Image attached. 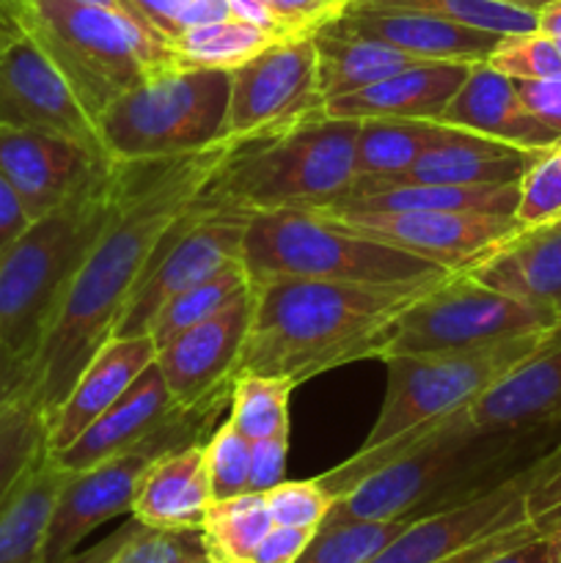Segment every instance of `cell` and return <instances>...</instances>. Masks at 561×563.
Returning a JSON list of instances; mask_svg holds the SVG:
<instances>
[{
	"label": "cell",
	"mask_w": 561,
	"mask_h": 563,
	"mask_svg": "<svg viewBox=\"0 0 561 563\" xmlns=\"http://www.w3.org/2000/svg\"><path fill=\"white\" fill-rule=\"evenodd\" d=\"M234 141L163 159L119 163V190L102 234L72 278L31 366V388L47 418L58 410L176 220L198 201Z\"/></svg>",
	"instance_id": "6da1fadb"
},
{
	"label": "cell",
	"mask_w": 561,
	"mask_h": 563,
	"mask_svg": "<svg viewBox=\"0 0 561 563\" xmlns=\"http://www.w3.org/2000/svg\"><path fill=\"white\" fill-rule=\"evenodd\" d=\"M443 280V278H440ZM424 284H341L278 278L253 286V317L237 372L300 385L330 368L377 361L380 341Z\"/></svg>",
	"instance_id": "7a4b0ae2"
},
{
	"label": "cell",
	"mask_w": 561,
	"mask_h": 563,
	"mask_svg": "<svg viewBox=\"0 0 561 563\" xmlns=\"http://www.w3.org/2000/svg\"><path fill=\"white\" fill-rule=\"evenodd\" d=\"M358 119L319 113L280 130L240 137L198 196V207L245 214L333 207L358 179Z\"/></svg>",
	"instance_id": "3957f363"
},
{
	"label": "cell",
	"mask_w": 561,
	"mask_h": 563,
	"mask_svg": "<svg viewBox=\"0 0 561 563\" xmlns=\"http://www.w3.org/2000/svg\"><path fill=\"white\" fill-rule=\"evenodd\" d=\"M119 190V159L44 218L0 258V355L31 377L44 333L97 236Z\"/></svg>",
	"instance_id": "277c9868"
},
{
	"label": "cell",
	"mask_w": 561,
	"mask_h": 563,
	"mask_svg": "<svg viewBox=\"0 0 561 563\" xmlns=\"http://www.w3.org/2000/svg\"><path fill=\"white\" fill-rule=\"evenodd\" d=\"M16 16L94 124L121 93L160 71L179 69L168 38L116 9L80 0H28Z\"/></svg>",
	"instance_id": "5b68a950"
},
{
	"label": "cell",
	"mask_w": 561,
	"mask_h": 563,
	"mask_svg": "<svg viewBox=\"0 0 561 563\" xmlns=\"http://www.w3.org/2000/svg\"><path fill=\"white\" fill-rule=\"evenodd\" d=\"M240 262L251 286L264 280H341V284H424L451 275L440 264L355 234L317 212L251 214Z\"/></svg>",
	"instance_id": "8992f818"
},
{
	"label": "cell",
	"mask_w": 561,
	"mask_h": 563,
	"mask_svg": "<svg viewBox=\"0 0 561 563\" xmlns=\"http://www.w3.org/2000/svg\"><path fill=\"white\" fill-rule=\"evenodd\" d=\"M231 71L168 69L121 93L97 119L110 159H163L201 152L226 137Z\"/></svg>",
	"instance_id": "52a82bcc"
},
{
	"label": "cell",
	"mask_w": 561,
	"mask_h": 563,
	"mask_svg": "<svg viewBox=\"0 0 561 563\" xmlns=\"http://www.w3.org/2000/svg\"><path fill=\"white\" fill-rule=\"evenodd\" d=\"M559 330L561 319L550 328L498 341V344L473 346V350L383 357L388 368V388H385L377 423L363 440L361 451L377 449L407 429L427 427L462 407H471L506 374L544 350Z\"/></svg>",
	"instance_id": "ba28073f"
},
{
	"label": "cell",
	"mask_w": 561,
	"mask_h": 563,
	"mask_svg": "<svg viewBox=\"0 0 561 563\" xmlns=\"http://www.w3.org/2000/svg\"><path fill=\"white\" fill-rule=\"evenodd\" d=\"M231 399V388L218 390L201 405L185 407L174 418L138 440L121 454L108 456L86 471L66 473V482L55 500L53 520L47 533V563H69L80 553V544L105 522L130 515L132 498L141 476L165 451L182 449L187 443L209 440L215 432L218 410Z\"/></svg>",
	"instance_id": "9c48e42d"
},
{
	"label": "cell",
	"mask_w": 561,
	"mask_h": 563,
	"mask_svg": "<svg viewBox=\"0 0 561 563\" xmlns=\"http://www.w3.org/2000/svg\"><path fill=\"white\" fill-rule=\"evenodd\" d=\"M561 317L528 306L482 284L471 273H451L413 306H407L380 341L377 361L413 352L473 350L498 344L534 330L550 328Z\"/></svg>",
	"instance_id": "30bf717a"
},
{
	"label": "cell",
	"mask_w": 561,
	"mask_h": 563,
	"mask_svg": "<svg viewBox=\"0 0 561 563\" xmlns=\"http://www.w3.org/2000/svg\"><path fill=\"white\" fill-rule=\"evenodd\" d=\"M550 454L476 498L407 522L369 563H479L531 537L537 528L528 520V493L542 476Z\"/></svg>",
	"instance_id": "8fae6325"
},
{
	"label": "cell",
	"mask_w": 561,
	"mask_h": 563,
	"mask_svg": "<svg viewBox=\"0 0 561 563\" xmlns=\"http://www.w3.org/2000/svg\"><path fill=\"white\" fill-rule=\"evenodd\" d=\"M248 220L251 214L237 209L193 203L154 251L152 264L127 300L113 335H148L154 319L170 300L240 258Z\"/></svg>",
	"instance_id": "7c38bea8"
},
{
	"label": "cell",
	"mask_w": 561,
	"mask_h": 563,
	"mask_svg": "<svg viewBox=\"0 0 561 563\" xmlns=\"http://www.w3.org/2000/svg\"><path fill=\"white\" fill-rule=\"evenodd\" d=\"M322 108L314 36L278 38L231 71L226 137L240 141L280 130L319 115Z\"/></svg>",
	"instance_id": "4fadbf2b"
},
{
	"label": "cell",
	"mask_w": 561,
	"mask_h": 563,
	"mask_svg": "<svg viewBox=\"0 0 561 563\" xmlns=\"http://www.w3.org/2000/svg\"><path fill=\"white\" fill-rule=\"evenodd\" d=\"M355 234L462 273L520 229L515 214L493 212H317Z\"/></svg>",
	"instance_id": "5bb4252c"
},
{
	"label": "cell",
	"mask_w": 561,
	"mask_h": 563,
	"mask_svg": "<svg viewBox=\"0 0 561 563\" xmlns=\"http://www.w3.org/2000/svg\"><path fill=\"white\" fill-rule=\"evenodd\" d=\"M0 124L69 137L108 157L94 119L25 31L0 55Z\"/></svg>",
	"instance_id": "9a60e30c"
},
{
	"label": "cell",
	"mask_w": 561,
	"mask_h": 563,
	"mask_svg": "<svg viewBox=\"0 0 561 563\" xmlns=\"http://www.w3.org/2000/svg\"><path fill=\"white\" fill-rule=\"evenodd\" d=\"M253 317V286L223 311L204 319L157 350L160 374L176 407H196L234 385L237 361Z\"/></svg>",
	"instance_id": "2e32d148"
},
{
	"label": "cell",
	"mask_w": 561,
	"mask_h": 563,
	"mask_svg": "<svg viewBox=\"0 0 561 563\" xmlns=\"http://www.w3.org/2000/svg\"><path fill=\"white\" fill-rule=\"evenodd\" d=\"M108 163L110 157L69 137L0 124V174L33 220L69 201Z\"/></svg>",
	"instance_id": "e0dca14e"
},
{
	"label": "cell",
	"mask_w": 561,
	"mask_h": 563,
	"mask_svg": "<svg viewBox=\"0 0 561 563\" xmlns=\"http://www.w3.org/2000/svg\"><path fill=\"white\" fill-rule=\"evenodd\" d=\"M157 357L152 335H110L50 416V454L75 443Z\"/></svg>",
	"instance_id": "ac0fdd59"
},
{
	"label": "cell",
	"mask_w": 561,
	"mask_h": 563,
	"mask_svg": "<svg viewBox=\"0 0 561 563\" xmlns=\"http://www.w3.org/2000/svg\"><path fill=\"white\" fill-rule=\"evenodd\" d=\"M339 22L346 31L377 38L427 64H479V60H487L495 44L504 38L424 14V11L380 9V5H366L358 0L346 5Z\"/></svg>",
	"instance_id": "d6986e66"
},
{
	"label": "cell",
	"mask_w": 561,
	"mask_h": 563,
	"mask_svg": "<svg viewBox=\"0 0 561 563\" xmlns=\"http://www.w3.org/2000/svg\"><path fill=\"white\" fill-rule=\"evenodd\" d=\"M440 124L504 141L528 152H542L561 141V135H556L522 104L515 80L495 71L487 60L471 64L460 91L446 104Z\"/></svg>",
	"instance_id": "ffe728a7"
},
{
	"label": "cell",
	"mask_w": 561,
	"mask_h": 563,
	"mask_svg": "<svg viewBox=\"0 0 561 563\" xmlns=\"http://www.w3.org/2000/svg\"><path fill=\"white\" fill-rule=\"evenodd\" d=\"M537 154L451 126L449 135L427 148L407 170L350 192H372L388 185H509L522 179Z\"/></svg>",
	"instance_id": "44dd1931"
},
{
	"label": "cell",
	"mask_w": 561,
	"mask_h": 563,
	"mask_svg": "<svg viewBox=\"0 0 561 563\" xmlns=\"http://www.w3.org/2000/svg\"><path fill=\"white\" fill-rule=\"evenodd\" d=\"M179 410L185 407H176L157 363H152L108 412H102L75 443L50 454V460L66 473L86 471L135 445Z\"/></svg>",
	"instance_id": "7402d4cb"
},
{
	"label": "cell",
	"mask_w": 561,
	"mask_h": 563,
	"mask_svg": "<svg viewBox=\"0 0 561 563\" xmlns=\"http://www.w3.org/2000/svg\"><path fill=\"white\" fill-rule=\"evenodd\" d=\"M471 64H418L346 97L328 99L330 119H421L440 121L446 104L460 91Z\"/></svg>",
	"instance_id": "603a6c76"
},
{
	"label": "cell",
	"mask_w": 561,
	"mask_h": 563,
	"mask_svg": "<svg viewBox=\"0 0 561 563\" xmlns=\"http://www.w3.org/2000/svg\"><path fill=\"white\" fill-rule=\"evenodd\" d=\"M473 278L561 317V229H522L473 264Z\"/></svg>",
	"instance_id": "cb8c5ba5"
},
{
	"label": "cell",
	"mask_w": 561,
	"mask_h": 563,
	"mask_svg": "<svg viewBox=\"0 0 561 563\" xmlns=\"http://www.w3.org/2000/svg\"><path fill=\"white\" fill-rule=\"evenodd\" d=\"M204 443L165 451L146 467L132 498V520L152 528H201L212 504Z\"/></svg>",
	"instance_id": "d4e9b609"
},
{
	"label": "cell",
	"mask_w": 561,
	"mask_h": 563,
	"mask_svg": "<svg viewBox=\"0 0 561 563\" xmlns=\"http://www.w3.org/2000/svg\"><path fill=\"white\" fill-rule=\"evenodd\" d=\"M314 47H317L319 91L324 102L374 86L410 66L427 64L377 38L346 31L339 20L314 33Z\"/></svg>",
	"instance_id": "484cf974"
},
{
	"label": "cell",
	"mask_w": 561,
	"mask_h": 563,
	"mask_svg": "<svg viewBox=\"0 0 561 563\" xmlns=\"http://www.w3.org/2000/svg\"><path fill=\"white\" fill-rule=\"evenodd\" d=\"M520 181L509 185H388L346 192L319 212H493L515 214Z\"/></svg>",
	"instance_id": "4316f807"
},
{
	"label": "cell",
	"mask_w": 561,
	"mask_h": 563,
	"mask_svg": "<svg viewBox=\"0 0 561 563\" xmlns=\"http://www.w3.org/2000/svg\"><path fill=\"white\" fill-rule=\"evenodd\" d=\"M64 482L66 471L47 456L6 500L0 509V563H47L50 520Z\"/></svg>",
	"instance_id": "83f0119b"
},
{
	"label": "cell",
	"mask_w": 561,
	"mask_h": 563,
	"mask_svg": "<svg viewBox=\"0 0 561 563\" xmlns=\"http://www.w3.org/2000/svg\"><path fill=\"white\" fill-rule=\"evenodd\" d=\"M451 126L421 119H361L355 141V170L352 185L369 187L410 168L427 148L443 141Z\"/></svg>",
	"instance_id": "f1b7e54d"
},
{
	"label": "cell",
	"mask_w": 561,
	"mask_h": 563,
	"mask_svg": "<svg viewBox=\"0 0 561 563\" xmlns=\"http://www.w3.org/2000/svg\"><path fill=\"white\" fill-rule=\"evenodd\" d=\"M47 456L50 418L28 385L0 405V509Z\"/></svg>",
	"instance_id": "f546056e"
},
{
	"label": "cell",
	"mask_w": 561,
	"mask_h": 563,
	"mask_svg": "<svg viewBox=\"0 0 561 563\" xmlns=\"http://www.w3.org/2000/svg\"><path fill=\"white\" fill-rule=\"evenodd\" d=\"M201 528H152L132 520L69 563H209Z\"/></svg>",
	"instance_id": "4dcf8cb0"
},
{
	"label": "cell",
	"mask_w": 561,
	"mask_h": 563,
	"mask_svg": "<svg viewBox=\"0 0 561 563\" xmlns=\"http://www.w3.org/2000/svg\"><path fill=\"white\" fill-rule=\"evenodd\" d=\"M273 526L264 493H242L209 504L201 522V537L212 561L251 563Z\"/></svg>",
	"instance_id": "1f68e13d"
},
{
	"label": "cell",
	"mask_w": 561,
	"mask_h": 563,
	"mask_svg": "<svg viewBox=\"0 0 561 563\" xmlns=\"http://www.w3.org/2000/svg\"><path fill=\"white\" fill-rule=\"evenodd\" d=\"M273 42H278L273 33L231 16V20L209 22V25L179 33L170 42V49L179 69L234 71Z\"/></svg>",
	"instance_id": "d6a6232c"
},
{
	"label": "cell",
	"mask_w": 561,
	"mask_h": 563,
	"mask_svg": "<svg viewBox=\"0 0 561 563\" xmlns=\"http://www.w3.org/2000/svg\"><path fill=\"white\" fill-rule=\"evenodd\" d=\"M248 289H251V278H248L240 258H234V262H229L223 269L209 275L207 280H201V284H196L193 289H187L185 295L170 300L168 306L160 311L152 330H148L154 346L160 350V346L168 344V341L176 339L179 333L196 328L204 319L215 317V313L223 311L231 300H237V297Z\"/></svg>",
	"instance_id": "836d02e7"
},
{
	"label": "cell",
	"mask_w": 561,
	"mask_h": 563,
	"mask_svg": "<svg viewBox=\"0 0 561 563\" xmlns=\"http://www.w3.org/2000/svg\"><path fill=\"white\" fill-rule=\"evenodd\" d=\"M295 388L289 379L240 374L231 385L229 421L251 443L289 434V399Z\"/></svg>",
	"instance_id": "e575fe53"
},
{
	"label": "cell",
	"mask_w": 561,
	"mask_h": 563,
	"mask_svg": "<svg viewBox=\"0 0 561 563\" xmlns=\"http://www.w3.org/2000/svg\"><path fill=\"white\" fill-rule=\"evenodd\" d=\"M358 3L380 5V9L424 11V14L476 27L484 33H495V36L539 31V11L504 3V0H358Z\"/></svg>",
	"instance_id": "d590c367"
},
{
	"label": "cell",
	"mask_w": 561,
	"mask_h": 563,
	"mask_svg": "<svg viewBox=\"0 0 561 563\" xmlns=\"http://www.w3.org/2000/svg\"><path fill=\"white\" fill-rule=\"evenodd\" d=\"M402 520H350L319 526L308 548L295 563H369L402 528Z\"/></svg>",
	"instance_id": "8d00e7d4"
},
{
	"label": "cell",
	"mask_w": 561,
	"mask_h": 563,
	"mask_svg": "<svg viewBox=\"0 0 561 563\" xmlns=\"http://www.w3.org/2000/svg\"><path fill=\"white\" fill-rule=\"evenodd\" d=\"M515 218L520 229H539L561 220V141L542 148L522 174Z\"/></svg>",
	"instance_id": "74e56055"
},
{
	"label": "cell",
	"mask_w": 561,
	"mask_h": 563,
	"mask_svg": "<svg viewBox=\"0 0 561 563\" xmlns=\"http://www.w3.org/2000/svg\"><path fill=\"white\" fill-rule=\"evenodd\" d=\"M204 460L212 500L251 493V440L242 438L229 418L220 421L204 443Z\"/></svg>",
	"instance_id": "f35d334b"
},
{
	"label": "cell",
	"mask_w": 561,
	"mask_h": 563,
	"mask_svg": "<svg viewBox=\"0 0 561 563\" xmlns=\"http://www.w3.org/2000/svg\"><path fill=\"white\" fill-rule=\"evenodd\" d=\"M487 64L509 80H544L561 75V53L542 31L504 36L487 55Z\"/></svg>",
	"instance_id": "ab89813d"
},
{
	"label": "cell",
	"mask_w": 561,
	"mask_h": 563,
	"mask_svg": "<svg viewBox=\"0 0 561 563\" xmlns=\"http://www.w3.org/2000/svg\"><path fill=\"white\" fill-rule=\"evenodd\" d=\"M264 500H267L275 526L314 528V531H319V526H322L324 517L330 515L336 504L333 495L324 493L317 478H308V482L284 478V482L264 493Z\"/></svg>",
	"instance_id": "60d3db41"
},
{
	"label": "cell",
	"mask_w": 561,
	"mask_h": 563,
	"mask_svg": "<svg viewBox=\"0 0 561 563\" xmlns=\"http://www.w3.org/2000/svg\"><path fill=\"white\" fill-rule=\"evenodd\" d=\"M286 36H314L319 27L339 20L352 0H262Z\"/></svg>",
	"instance_id": "b9f144b4"
},
{
	"label": "cell",
	"mask_w": 561,
	"mask_h": 563,
	"mask_svg": "<svg viewBox=\"0 0 561 563\" xmlns=\"http://www.w3.org/2000/svg\"><path fill=\"white\" fill-rule=\"evenodd\" d=\"M528 520L539 533L561 526V445L548 456L542 476L528 493Z\"/></svg>",
	"instance_id": "7bdbcfd3"
},
{
	"label": "cell",
	"mask_w": 561,
	"mask_h": 563,
	"mask_svg": "<svg viewBox=\"0 0 561 563\" xmlns=\"http://www.w3.org/2000/svg\"><path fill=\"white\" fill-rule=\"evenodd\" d=\"M289 434L251 443V493H267L286 478Z\"/></svg>",
	"instance_id": "ee69618b"
},
{
	"label": "cell",
	"mask_w": 561,
	"mask_h": 563,
	"mask_svg": "<svg viewBox=\"0 0 561 563\" xmlns=\"http://www.w3.org/2000/svg\"><path fill=\"white\" fill-rule=\"evenodd\" d=\"M522 104L542 121L544 126L561 135V75L544 80H515Z\"/></svg>",
	"instance_id": "f6af8a7d"
},
{
	"label": "cell",
	"mask_w": 561,
	"mask_h": 563,
	"mask_svg": "<svg viewBox=\"0 0 561 563\" xmlns=\"http://www.w3.org/2000/svg\"><path fill=\"white\" fill-rule=\"evenodd\" d=\"M314 528L273 526L253 553L251 563H295L314 539Z\"/></svg>",
	"instance_id": "bcb514c9"
},
{
	"label": "cell",
	"mask_w": 561,
	"mask_h": 563,
	"mask_svg": "<svg viewBox=\"0 0 561 563\" xmlns=\"http://www.w3.org/2000/svg\"><path fill=\"white\" fill-rule=\"evenodd\" d=\"M130 3L146 25H152L160 36L174 42L185 31V16L196 0H130Z\"/></svg>",
	"instance_id": "7dc6e473"
},
{
	"label": "cell",
	"mask_w": 561,
	"mask_h": 563,
	"mask_svg": "<svg viewBox=\"0 0 561 563\" xmlns=\"http://www.w3.org/2000/svg\"><path fill=\"white\" fill-rule=\"evenodd\" d=\"M31 223L33 218L28 214L25 203L20 201V196H16L14 187L9 185V179L0 174V258H3L6 251L25 234Z\"/></svg>",
	"instance_id": "c3c4849f"
},
{
	"label": "cell",
	"mask_w": 561,
	"mask_h": 563,
	"mask_svg": "<svg viewBox=\"0 0 561 563\" xmlns=\"http://www.w3.org/2000/svg\"><path fill=\"white\" fill-rule=\"evenodd\" d=\"M479 563H553V550H550V539L537 531L531 537L520 539L517 544H512V548L487 555V559Z\"/></svg>",
	"instance_id": "681fc988"
},
{
	"label": "cell",
	"mask_w": 561,
	"mask_h": 563,
	"mask_svg": "<svg viewBox=\"0 0 561 563\" xmlns=\"http://www.w3.org/2000/svg\"><path fill=\"white\" fill-rule=\"evenodd\" d=\"M226 3H229L231 16H234V20H242L248 22V25L262 27V31L273 33L275 38H292L286 36L284 27H280L278 20L270 14V9L262 3V0H226Z\"/></svg>",
	"instance_id": "f907efd6"
},
{
	"label": "cell",
	"mask_w": 561,
	"mask_h": 563,
	"mask_svg": "<svg viewBox=\"0 0 561 563\" xmlns=\"http://www.w3.org/2000/svg\"><path fill=\"white\" fill-rule=\"evenodd\" d=\"M28 385H31V377H28L25 368L14 366V363H9L0 355V405H3L9 396H14L16 390L28 388Z\"/></svg>",
	"instance_id": "816d5d0a"
},
{
	"label": "cell",
	"mask_w": 561,
	"mask_h": 563,
	"mask_svg": "<svg viewBox=\"0 0 561 563\" xmlns=\"http://www.w3.org/2000/svg\"><path fill=\"white\" fill-rule=\"evenodd\" d=\"M539 31L559 47L561 53V0H550L539 9Z\"/></svg>",
	"instance_id": "f5cc1de1"
},
{
	"label": "cell",
	"mask_w": 561,
	"mask_h": 563,
	"mask_svg": "<svg viewBox=\"0 0 561 563\" xmlns=\"http://www.w3.org/2000/svg\"><path fill=\"white\" fill-rule=\"evenodd\" d=\"M20 33H22V25H20V16H16V11L0 0V55H3V49L9 47V44L14 42Z\"/></svg>",
	"instance_id": "db71d44e"
},
{
	"label": "cell",
	"mask_w": 561,
	"mask_h": 563,
	"mask_svg": "<svg viewBox=\"0 0 561 563\" xmlns=\"http://www.w3.org/2000/svg\"><path fill=\"white\" fill-rule=\"evenodd\" d=\"M80 3L105 5V9H116V11H121V14H130V16H135V20H141V14H138V11L132 9L130 0H80ZM141 22H143V20H141ZM148 27H152V25H148Z\"/></svg>",
	"instance_id": "11a10c76"
},
{
	"label": "cell",
	"mask_w": 561,
	"mask_h": 563,
	"mask_svg": "<svg viewBox=\"0 0 561 563\" xmlns=\"http://www.w3.org/2000/svg\"><path fill=\"white\" fill-rule=\"evenodd\" d=\"M544 537L550 539V550H553V563H561V526L548 531Z\"/></svg>",
	"instance_id": "9f6ffc18"
},
{
	"label": "cell",
	"mask_w": 561,
	"mask_h": 563,
	"mask_svg": "<svg viewBox=\"0 0 561 563\" xmlns=\"http://www.w3.org/2000/svg\"><path fill=\"white\" fill-rule=\"evenodd\" d=\"M504 3H515V5H522V9L539 11V9H542V5H548L550 0H504Z\"/></svg>",
	"instance_id": "6f0895ef"
},
{
	"label": "cell",
	"mask_w": 561,
	"mask_h": 563,
	"mask_svg": "<svg viewBox=\"0 0 561 563\" xmlns=\"http://www.w3.org/2000/svg\"><path fill=\"white\" fill-rule=\"evenodd\" d=\"M3 3H6V5H11V9H14V11H20L22 5L28 3V0H3Z\"/></svg>",
	"instance_id": "680465c9"
},
{
	"label": "cell",
	"mask_w": 561,
	"mask_h": 563,
	"mask_svg": "<svg viewBox=\"0 0 561 563\" xmlns=\"http://www.w3.org/2000/svg\"><path fill=\"white\" fill-rule=\"evenodd\" d=\"M550 225H559V229H561V220H556V223H550Z\"/></svg>",
	"instance_id": "91938a15"
},
{
	"label": "cell",
	"mask_w": 561,
	"mask_h": 563,
	"mask_svg": "<svg viewBox=\"0 0 561 563\" xmlns=\"http://www.w3.org/2000/svg\"><path fill=\"white\" fill-rule=\"evenodd\" d=\"M209 563H226V561H209Z\"/></svg>",
	"instance_id": "94428289"
}]
</instances>
